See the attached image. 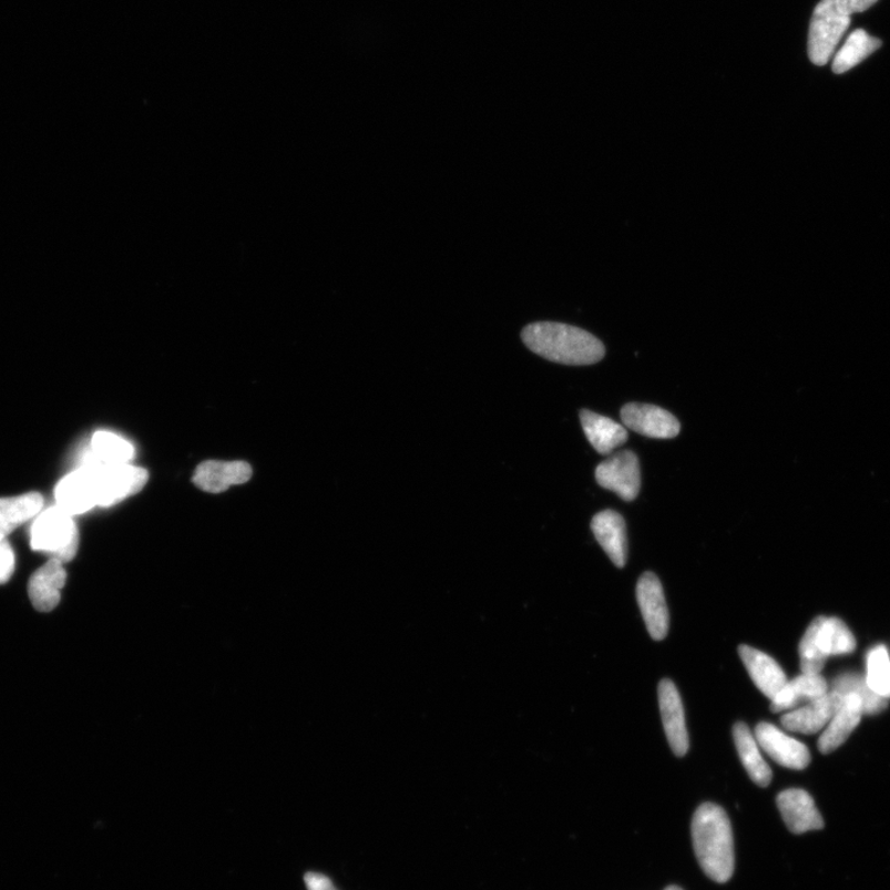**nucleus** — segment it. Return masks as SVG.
<instances>
[{
  "label": "nucleus",
  "instance_id": "1",
  "mask_svg": "<svg viewBox=\"0 0 890 890\" xmlns=\"http://www.w3.org/2000/svg\"><path fill=\"white\" fill-rule=\"evenodd\" d=\"M693 845L703 871L717 883H726L735 871L734 835L726 811L705 802L695 811Z\"/></svg>",
  "mask_w": 890,
  "mask_h": 890
},
{
  "label": "nucleus",
  "instance_id": "2",
  "mask_svg": "<svg viewBox=\"0 0 890 890\" xmlns=\"http://www.w3.org/2000/svg\"><path fill=\"white\" fill-rule=\"evenodd\" d=\"M521 336L538 356L564 366H592L605 357L603 342L577 327L539 321L524 327Z\"/></svg>",
  "mask_w": 890,
  "mask_h": 890
},
{
  "label": "nucleus",
  "instance_id": "3",
  "mask_svg": "<svg viewBox=\"0 0 890 890\" xmlns=\"http://www.w3.org/2000/svg\"><path fill=\"white\" fill-rule=\"evenodd\" d=\"M32 551L69 563L76 556L80 534L71 514L59 507L41 512L31 528Z\"/></svg>",
  "mask_w": 890,
  "mask_h": 890
},
{
  "label": "nucleus",
  "instance_id": "4",
  "mask_svg": "<svg viewBox=\"0 0 890 890\" xmlns=\"http://www.w3.org/2000/svg\"><path fill=\"white\" fill-rule=\"evenodd\" d=\"M850 24L851 17L841 13L838 0H821L810 23L808 50L811 62L818 67L827 64Z\"/></svg>",
  "mask_w": 890,
  "mask_h": 890
},
{
  "label": "nucleus",
  "instance_id": "5",
  "mask_svg": "<svg viewBox=\"0 0 890 890\" xmlns=\"http://www.w3.org/2000/svg\"><path fill=\"white\" fill-rule=\"evenodd\" d=\"M91 469L99 507H112L142 491L149 479L147 471L129 464L83 463Z\"/></svg>",
  "mask_w": 890,
  "mask_h": 890
},
{
  "label": "nucleus",
  "instance_id": "6",
  "mask_svg": "<svg viewBox=\"0 0 890 890\" xmlns=\"http://www.w3.org/2000/svg\"><path fill=\"white\" fill-rule=\"evenodd\" d=\"M595 478L600 487L614 491L622 500L634 501L641 489L640 460L631 450H624L599 464Z\"/></svg>",
  "mask_w": 890,
  "mask_h": 890
},
{
  "label": "nucleus",
  "instance_id": "7",
  "mask_svg": "<svg viewBox=\"0 0 890 890\" xmlns=\"http://www.w3.org/2000/svg\"><path fill=\"white\" fill-rule=\"evenodd\" d=\"M843 696L829 690L815 699L781 716V725L790 733L812 735L822 730L841 709Z\"/></svg>",
  "mask_w": 890,
  "mask_h": 890
},
{
  "label": "nucleus",
  "instance_id": "8",
  "mask_svg": "<svg viewBox=\"0 0 890 890\" xmlns=\"http://www.w3.org/2000/svg\"><path fill=\"white\" fill-rule=\"evenodd\" d=\"M621 418L630 430L649 438L671 439L681 432L677 418L654 405L627 403L622 407Z\"/></svg>",
  "mask_w": 890,
  "mask_h": 890
},
{
  "label": "nucleus",
  "instance_id": "9",
  "mask_svg": "<svg viewBox=\"0 0 890 890\" xmlns=\"http://www.w3.org/2000/svg\"><path fill=\"white\" fill-rule=\"evenodd\" d=\"M636 596L651 637L656 641L666 638L669 631V611L656 574L647 572L640 577Z\"/></svg>",
  "mask_w": 890,
  "mask_h": 890
},
{
  "label": "nucleus",
  "instance_id": "10",
  "mask_svg": "<svg viewBox=\"0 0 890 890\" xmlns=\"http://www.w3.org/2000/svg\"><path fill=\"white\" fill-rule=\"evenodd\" d=\"M755 737L765 753L782 767L801 770L810 764V753L806 745L788 736L778 727L760 723L756 727Z\"/></svg>",
  "mask_w": 890,
  "mask_h": 890
},
{
  "label": "nucleus",
  "instance_id": "11",
  "mask_svg": "<svg viewBox=\"0 0 890 890\" xmlns=\"http://www.w3.org/2000/svg\"><path fill=\"white\" fill-rule=\"evenodd\" d=\"M658 699L669 746L675 756L684 757L689 750V736L677 686L669 679L662 681L658 686Z\"/></svg>",
  "mask_w": 890,
  "mask_h": 890
},
{
  "label": "nucleus",
  "instance_id": "12",
  "mask_svg": "<svg viewBox=\"0 0 890 890\" xmlns=\"http://www.w3.org/2000/svg\"><path fill=\"white\" fill-rule=\"evenodd\" d=\"M777 806L792 833H806L823 828V819L808 791L788 789L777 798Z\"/></svg>",
  "mask_w": 890,
  "mask_h": 890
},
{
  "label": "nucleus",
  "instance_id": "13",
  "mask_svg": "<svg viewBox=\"0 0 890 890\" xmlns=\"http://www.w3.org/2000/svg\"><path fill=\"white\" fill-rule=\"evenodd\" d=\"M68 574L63 563L50 557L49 562L31 575L28 594L32 606L40 613H50L60 604L61 592L67 584Z\"/></svg>",
  "mask_w": 890,
  "mask_h": 890
},
{
  "label": "nucleus",
  "instance_id": "14",
  "mask_svg": "<svg viewBox=\"0 0 890 890\" xmlns=\"http://www.w3.org/2000/svg\"><path fill=\"white\" fill-rule=\"evenodd\" d=\"M55 498L58 507L71 514V516L99 507L91 469L82 466L73 473L64 477L57 487Z\"/></svg>",
  "mask_w": 890,
  "mask_h": 890
},
{
  "label": "nucleus",
  "instance_id": "15",
  "mask_svg": "<svg viewBox=\"0 0 890 890\" xmlns=\"http://www.w3.org/2000/svg\"><path fill=\"white\" fill-rule=\"evenodd\" d=\"M252 475L253 469L245 461L209 460L197 468L193 482L203 491L219 493L232 485L244 484Z\"/></svg>",
  "mask_w": 890,
  "mask_h": 890
},
{
  "label": "nucleus",
  "instance_id": "16",
  "mask_svg": "<svg viewBox=\"0 0 890 890\" xmlns=\"http://www.w3.org/2000/svg\"><path fill=\"white\" fill-rule=\"evenodd\" d=\"M741 657L750 679L767 698L775 699L776 695L788 683L785 671L768 654L746 645L739 646Z\"/></svg>",
  "mask_w": 890,
  "mask_h": 890
},
{
  "label": "nucleus",
  "instance_id": "17",
  "mask_svg": "<svg viewBox=\"0 0 890 890\" xmlns=\"http://www.w3.org/2000/svg\"><path fill=\"white\" fill-rule=\"evenodd\" d=\"M592 531L596 541L617 567H624L627 561L626 523L620 513L605 510L595 514Z\"/></svg>",
  "mask_w": 890,
  "mask_h": 890
},
{
  "label": "nucleus",
  "instance_id": "18",
  "mask_svg": "<svg viewBox=\"0 0 890 890\" xmlns=\"http://www.w3.org/2000/svg\"><path fill=\"white\" fill-rule=\"evenodd\" d=\"M863 715V704L859 695H843L841 709L833 715L819 739V749L823 755L833 753L842 746L859 726Z\"/></svg>",
  "mask_w": 890,
  "mask_h": 890
},
{
  "label": "nucleus",
  "instance_id": "19",
  "mask_svg": "<svg viewBox=\"0 0 890 890\" xmlns=\"http://www.w3.org/2000/svg\"><path fill=\"white\" fill-rule=\"evenodd\" d=\"M828 692L829 684L821 677V674L802 673L782 686L776 698L770 700V710L774 713L795 710L799 706L821 698Z\"/></svg>",
  "mask_w": 890,
  "mask_h": 890
},
{
  "label": "nucleus",
  "instance_id": "20",
  "mask_svg": "<svg viewBox=\"0 0 890 890\" xmlns=\"http://www.w3.org/2000/svg\"><path fill=\"white\" fill-rule=\"evenodd\" d=\"M581 421L587 441L600 454L607 456L627 441L626 428L608 417L583 410Z\"/></svg>",
  "mask_w": 890,
  "mask_h": 890
},
{
  "label": "nucleus",
  "instance_id": "21",
  "mask_svg": "<svg viewBox=\"0 0 890 890\" xmlns=\"http://www.w3.org/2000/svg\"><path fill=\"white\" fill-rule=\"evenodd\" d=\"M735 745L739 758L750 779L759 787H768L771 780V770L759 753V745L749 727L744 723L734 726Z\"/></svg>",
  "mask_w": 890,
  "mask_h": 890
},
{
  "label": "nucleus",
  "instance_id": "22",
  "mask_svg": "<svg viewBox=\"0 0 890 890\" xmlns=\"http://www.w3.org/2000/svg\"><path fill=\"white\" fill-rule=\"evenodd\" d=\"M815 640L825 657L850 654L856 649V638L840 618L818 617L814 620Z\"/></svg>",
  "mask_w": 890,
  "mask_h": 890
},
{
  "label": "nucleus",
  "instance_id": "23",
  "mask_svg": "<svg viewBox=\"0 0 890 890\" xmlns=\"http://www.w3.org/2000/svg\"><path fill=\"white\" fill-rule=\"evenodd\" d=\"M44 505V499L38 492L0 499V539H7L20 524L35 518Z\"/></svg>",
  "mask_w": 890,
  "mask_h": 890
},
{
  "label": "nucleus",
  "instance_id": "24",
  "mask_svg": "<svg viewBox=\"0 0 890 890\" xmlns=\"http://www.w3.org/2000/svg\"><path fill=\"white\" fill-rule=\"evenodd\" d=\"M133 456V446L122 437L110 432H96L92 438L91 452L85 456L83 463L129 464Z\"/></svg>",
  "mask_w": 890,
  "mask_h": 890
},
{
  "label": "nucleus",
  "instance_id": "25",
  "mask_svg": "<svg viewBox=\"0 0 890 890\" xmlns=\"http://www.w3.org/2000/svg\"><path fill=\"white\" fill-rule=\"evenodd\" d=\"M881 47V40L868 35L865 30H856L836 55L832 64L833 72L841 74L852 70Z\"/></svg>",
  "mask_w": 890,
  "mask_h": 890
},
{
  "label": "nucleus",
  "instance_id": "26",
  "mask_svg": "<svg viewBox=\"0 0 890 890\" xmlns=\"http://www.w3.org/2000/svg\"><path fill=\"white\" fill-rule=\"evenodd\" d=\"M831 690L843 695H859L863 704V714L874 715L887 709L888 699L876 694L868 686L866 677L860 674L847 673L836 678L831 685Z\"/></svg>",
  "mask_w": 890,
  "mask_h": 890
},
{
  "label": "nucleus",
  "instance_id": "27",
  "mask_svg": "<svg viewBox=\"0 0 890 890\" xmlns=\"http://www.w3.org/2000/svg\"><path fill=\"white\" fill-rule=\"evenodd\" d=\"M866 681L876 694L890 699V658L884 646L868 653Z\"/></svg>",
  "mask_w": 890,
  "mask_h": 890
},
{
  "label": "nucleus",
  "instance_id": "28",
  "mask_svg": "<svg viewBox=\"0 0 890 890\" xmlns=\"http://www.w3.org/2000/svg\"><path fill=\"white\" fill-rule=\"evenodd\" d=\"M800 668L804 674H820L827 663L828 657L818 647L815 640V624L811 622L806 635H804L800 647Z\"/></svg>",
  "mask_w": 890,
  "mask_h": 890
},
{
  "label": "nucleus",
  "instance_id": "29",
  "mask_svg": "<svg viewBox=\"0 0 890 890\" xmlns=\"http://www.w3.org/2000/svg\"><path fill=\"white\" fill-rule=\"evenodd\" d=\"M16 571V555L7 539H0V585L6 584Z\"/></svg>",
  "mask_w": 890,
  "mask_h": 890
},
{
  "label": "nucleus",
  "instance_id": "30",
  "mask_svg": "<svg viewBox=\"0 0 890 890\" xmlns=\"http://www.w3.org/2000/svg\"><path fill=\"white\" fill-rule=\"evenodd\" d=\"M874 3H877V0H838V7L841 13L849 17L855 13L865 12V10L871 8Z\"/></svg>",
  "mask_w": 890,
  "mask_h": 890
},
{
  "label": "nucleus",
  "instance_id": "31",
  "mask_svg": "<svg viewBox=\"0 0 890 890\" xmlns=\"http://www.w3.org/2000/svg\"><path fill=\"white\" fill-rule=\"evenodd\" d=\"M305 883L308 890H338L328 877L320 873L308 872Z\"/></svg>",
  "mask_w": 890,
  "mask_h": 890
},
{
  "label": "nucleus",
  "instance_id": "32",
  "mask_svg": "<svg viewBox=\"0 0 890 890\" xmlns=\"http://www.w3.org/2000/svg\"><path fill=\"white\" fill-rule=\"evenodd\" d=\"M666 890H683V889L677 887V886H672V887H668Z\"/></svg>",
  "mask_w": 890,
  "mask_h": 890
}]
</instances>
